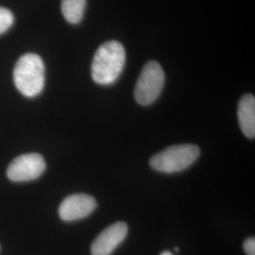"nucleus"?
Here are the masks:
<instances>
[{
  "instance_id": "f8f14e48",
  "label": "nucleus",
  "mask_w": 255,
  "mask_h": 255,
  "mask_svg": "<svg viewBox=\"0 0 255 255\" xmlns=\"http://www.w3.org/2000/svg\"><path fill=\"white\" fill-rule=\"evenodd\" d=\"M160 255H173L170 252H168V251H164V252H163L162 254Z\"/></svg>"
},
{
  "instance_id": "7ed1b4c3",
  "label": "nucleus",
  "mask_w": 255,
  "mask_h": 255,
  "mask_svg": "<svg viewBox=\"0 0 255 255\" xmlns=\"http://www.w3.org/2000/svg\"><path fill=\"white\" fill-rule=\"evenodd\" d=\"M200 148L195 145H176L154 155L149 164L159 172L172 174L188 168L200 156Z\"/></svg>"
},
{
  "instance_id": "423d86ee",
  "label": "nucleus",
  "mask_w": 255,
  "mask_h": 255,
  "mask_svg": "<svg viewBox=\"0 0 255 255\" xmlns=\"http://www.w3.org/2000/svg\"><path fill=\"white\" fill-rule=\"evenodd\" d=\"M128 227L125 222L118 221L104 229L91 245L92 255H110L127 237Z\"/></svg>"
},
{
  "instance_id": "f257e3e1",
  "label": "nucleus",
  "mask_w": 255,
  "mask_h": 255,
  "mask_svg": "<svg viewBox=\"0 0 255 255\" xmlns=\"http://www.w3.org/2000/svg\"><path fill=\"white\" fill-rule=\"evenodd\" d=\"M125 49L117 41L102 44L93 58L92 79L101 85H110L119 79L125 64Z\"/></svg>"
},
{
  "instance_id": "9b49d317",
  "label": "nucleus",
  "mask_w": 255,
  "mask_h": 255,
  "mask_svg": "<svg viewBox=\"0 0 255 255\" xmlns=\"http://www.w3.org/2000/svg\"><path fill=\"white\" fill-rule=\"evenodd\" d=\"M244 251L246 252L247 255H255V238L249 237L243 243Z\"/></svg>"
},
{
  "instance_id": "39448f33",
  "label": "nucleus",
  "mask_w": 255,
  "mask_h": 255,
  "mask_svg": "<svg viewBox=\"0 0 255 255\" xmlns=\"http://www.w3.org/2000/svg\"><path fill=\"white\" fill-rule=\"evenodd\" d=\"M46 166L43 156L38 153L21 155L10 163L7 175L12 182H29L44 173Z\"/></svg>"
},
{
  "instance_id": "6e6552de",
  "label": "nucleus",
  "mask_w": 255,
  "mask_h": 255,
  "mask_svg": "<svg viewBox=\"0 0 255 255\" xmlns=\"http://www.w3.org/2000/svg\"><path fill=\"white\" fill-rule=\"evenodd\" d=\"M237 117L241 131L245 136L254 139L255 136V99L253 95L243 96L238 102Z\"/></svg>"
},
{
  "instance_id": "0eeeda50",
  "label": "nucleus",
  "mask_w": 255,
  "mask_h": 255,
  "mask_svg": "<svg viewBox=\"0 0 255 255\" xmlns=\"http://www.w3.org/2000/svg\"><path fill=\"white\" fill-rule=\"evenodd\" d=\"M90 195L74 194L65 198L59 207V216L64 221H74L88 217L97 207Z\"/></svg>"
},
{
  "instance_id": "20e7f679",
  "label": "nucleus",
  "mask_w": 255,
  "mask_h": 255,
  "mask_svg": "<svg viewBox=\"0 0 255 255\" xmlns=\"http://www.w3.org/2000/svg\"><path fill=\"white\" fill-rule=\"evenodd\" d=\"M165 76L162 66L156 61H150L144 66L137 80L134 97L143 106L152 104L160 97L164 88Z\"/></svg>"
},
{
  "instance_id": "1a4fd4ad",
  "label": "nucleus",
  "mask_w": 255,
  "mask_h": 255,
  "mask_svg": "<svg viewBox=\"0 0 255 255\" xmlns=\"http://www.w3.org/2000/svg\"><path fill=\"white\" fill-rule=\"evenodd\" d=\"M86 0H62V13L70 24H79L82 20Z\"/></svg>"
},
{
  "instance_id": "9d476101",
  "label": "nucleus",
  "mask_w": 255,
  "mask_h": 255,
  "mask_svg": "<svg viewBox=\"0 0 255 255\" xmlns=\"http://www.w3.org/2000/svg\"><path fill=\"white\" fill-rule=\"evenodd\" d=\"M14 17L12 12L8 9L0 7V34L6 32L12 26Z\"/></svg>"
},
{
  "instance_id": "f03ea898",
  "label": "nucleus",
  "mask_w": 255,
  "mask_h": 255,
  "mask_svg": "<svg viewBox=\"0 0 255 255\" xmlns=\"http://www.w3.org/2000/svg\"><path fill=\"white\" fill-rule=\"evenodd\" d=\"M13 80L19 91L27 98H33L43 91L46 69L42 58L34 53L22 56L13 71Z\"/></svg>"
}]
</instances>
